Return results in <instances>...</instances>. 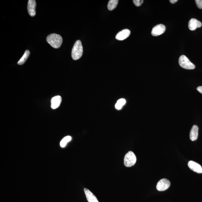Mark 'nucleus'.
<instances>
[{
  "label": "nucleus",
  "instance_id": "nucleus-16",
  "mask_svg": "<svg viewBox=\"0 0 202 202\" xmlns=\"http://www.w3.org/2000/svg\"><path fill=\"white\" fill-rule=\"evenodd\" d=\"M126 100L124 99H121L118 100L115 105L116 109L120 110L126 103Z\"/></svg>",
  "mask_w": 202,
  "mask_h": 202
},
{
  "label": "nucleus",
  "instance_id": "nucleus-9",
  "mask_svg": "<svg viewBox=\"0 0 202 202\" xmlns=\"http://www.w3.org/2000/svg\"><path fill=\"white\" fill-rule=\"evenodd\" d=\"M201 22L195 19H191L188 23V28L191 30H194L197 28L201 27Z\"/></svg>",
  "mask_w": 202,
  "mask_h": 202
},
{
  "label": "nucleus",
  "instance_id": "nucleus-18",
  "mask_svg": "<svg viewBox=\"0 0 202 202\" xmlns=\"http://www.w3.org/2000/svg\"><path fill=\"white\" fill-rule=\"evenodd\" d=\"M143 0H134L133 2L136 7H140L143 3Z\"/></svg>",
  "mask_w": 202,
  "mask_h": 202
},
{
  "label": "nucleus",
  "instance_id": "nucleus-4",
  "mask_svg": "<svg viewBox=\"0 0 202 202\" xmlns=\"http://www.w3.org/2000/svg\"><path fill=\"white\" fill-rule=\"evenodd\" d=\"M137 158L133 152L129 151L126 154L124 158V164L126 167H132L136 164Z\"/></svg>",
  "mask_w": 202,
  "mask_h": 202
},
{
  "label": "nucleus",
  "instance_id": "nucleus-3",
  "mask_svg": "<svg viewBox=\"0 0 202 202\" xmlns=\"http://www.w3.org/2000/svg\"><path fill=\"white\" fill-rule=\"evenodd\" d=\"M179 63L181 67L186 69L192 70L195 68L194 64L185 55L181 56L179 57Z\"/></svg>",
  "mask_w": 202,
  "mask_h": 202
},
{
  "label": "nucleus",
  "instance_id": "nucleus-12",
  "mask_svg": "<svg viewBox=\"0 0 202 202\" xmlns=\"http://www.w3.org/2000/svg\"><path fill=\"white\" fill-rule=\"evenodd\" d=\"M84 191L88 202H99L93 193L87 188H84Z\"/></svg>",
  "mask_w": 202,
  "mask_h": 202
},
{
  "label": "nucleus",
  "instance_id": "nucleus-17",
  "mask_svg": "<svg viewBox=\"0 0 202 202\" xmlns=\"http://www.w3.org/2000/svg\"><path fill=\"white\" fill-rule=\"evenodd\" d=\"M72 140V137L70 136H67L65 137L62 140L60 143V145L62 148H64L67 144L68 143L70 142Z\"/></svg>",
  "mask_w": 202,
  "mask_h": 202
},
{
  "label": "nucleus",
  "instance_id": "nucleus-19",
  "mask_svg": "<svg viewBox=\"0 0 202 202\" xmlns=\"http://www.w3.org/2000/svg\"><path fill=\"white\" fill-rule=\"evenodd\" d=\"M195 2L197 7L199 9H202V0H196Z\"/></svg>",
  "mask_w": 202,
  "mask_h": 202
},
{
  "label": "nucleus",
  "instance_id": "nucleus-1",
  "mask_svg": "<svg viewBox=\"0 0 202 202\" xmlns=\"http://www.w3.org/2000/svg\"><path fill=\"white\" fill-rule=\"evenodd\" d=\"M47 41L52 47L55 48H59L63 42V39L59 35L51 34L47 37Z\"/></svg>",
  "mask_w": 202,
  "mask_h": 202
},
{
  "label": "nucleus",
  "instance_id": "nucleus-7",
  "mask_svg": "<svg viewBox=\"0 0 202 202\" xmlns=\"http://www.w3.org/2000/svg\"><path fill=\"white\" fill-rule=\"evenodd\" d=\"M36 2L35 0H29L28 1L27 10L28 13L31 17H34L36 15Z\"/></svg>",
  "mask_w": 202,
  "mask_h": 202
},
{
  "label": "nucleus",
  "instance_id": "nucleus-2",
  "mask_svg": "<svg viewBox=\"0 0 202 202\" xmlns=\"http://www.w3.org/2000/svg\"><path fill=\"white\" fill-rule=\"evenodd\" d=\"M83 50L81 42L78 40L76 42L73 47L72 51V57L75 60L81 58L83 54Z\"/></svg>",
  "mask_w": 202,
  "mask_h": 202
},
{
  "label": "nucleus",
  "instance_id": "nucleus-21",
  "mask_svg": "<svg viewBox=\"0 0 202 202\" xmlns=\"http://www.w3.org/2000/svg\"><path fill=\"white\" fill-rule=\"evenodd\" d=\"M178 1L177 0H170V2L172 4H174Z\"/></svg>",
  "mask_w": 202,
  "mask_h": 202
},
{
  "label": "nucleus",
  "instance_id": "nucleus-15",
  "mask_svg": "<svg viewBox=\"0 0 202 202\" xmlns=\"http://www.w3.org/2000/svg\"><path fill=\"white\" fill-rule=\"evenodd\" d=\"M118 0H110L108 5V9L110 11H112L116 8L118 3Z\"/></svg>",
  "mask_w": 202,
  "mask_h": 202
},
{
  "label": "nucleus",
  "instance_id": "nucleus-11",
  "mask_svg": "<svg viewBox=\"0 0 202 202\" xmlns=\"http://www.w3.org/2000/svg\"><path fill=\"white\" fill-rule=\"evenodd\" d=\"M62 102V98L60 96L54 97L51 100V108L55 109L59 108Z\"/></svg>",
  "mask_w": 202,
  "mask_h": 202
},
{
  "label": "nucleus",
  "instance_id": "nucleus-6",
  "mask_svg": "<svg viewBox=\"0 0 202 202\" xmlns=\"http://www.w3.org/2000/svg\"><path fill=\"white\" fill-rule=\"evenodd\" d=\"M166 27L162 24L156 25L153 28L151 34L154 36H158L164 33L166 31Z\"/></svg>",
  "mask_w": 202,
  "mask_h": 202
},
{
  "label": "nucleus",
  "instance_id": "nucleus-20",
  "mask_svg": "<svg viewBox=\"0 0 202 202\" xmlns=\"http://www.w3.org/2000/svg\"><path fill=\"white\" fill-rule=\"evenodd\" d=\"M198 91L200 92V93L202 94V86H200L197 88Z\"/></svg>",
  "mask_w": 202,
  "mask_h": 202
},
{
  "label": "nucleus",
  "instance_id": "nucleus-8",
  "mask_svg": "<svg viewBox=\"0 0 202 202\" xmlns=\"http://www.w3.org/2000/svg\"><path fill=\"white\" fill-rule=\"evenodd\" d=\"M188 166L189 169L193 171L198 173H202V168L198 163L190 161L188 163Z\"/></svg>",
  "mask_w": 202,
  "mask_h": 202
},
{
  "label": "nucleus",
  "instance_id": "nucleus-10",
  "mask_svg": "<svg viewBox=\"0 0 202 202\" xmlns=\"http://www.w3.org/2000/svg\"><path fill=\"white\" fill-rule=\"evenodd\" d=\"M131 32L128 29H126L120 31L117 34L116 36V39L119 41H123L129 36Z\"/></svg>",
  "mask_w": 202,
  "mask_h": 202
},
{
  "label": "nucleus",
  "instance_id": "nucleus-14",
  "mask_svg": "<svg viewBox=\"0 0 202 202\" xmlns=\"http://www.w3.org/2000/svg\"><path fill=\"white\" fill-rule=\"evenodd\" d=\"M30 54V52L28 50H26L24 54L22 56L21 59L18 62V64L20 65L24 64L25 63V62L26 61L28 57H29Z\"/></svg>",
  "mask_w": 202,
  "mask_h": 202
},
{
  "label": "nucleus",
  "instance_id": "nucleus-13",
  "mask_svg": "<svg viewBox=\"0 0 202 202\" xmlns=\"http://www.w3.org/2000/svg\"><path fill=\"white\" fill-rule=\"evenodd\" d=\"M198 127L197 126H193L190 133V139L192 141H195L198 137Z\"/></svg>",
  "mask_w": 202,
  "mask_h": 202
},
{
  "label": "nucleus",
  "instance_id": "nucleus-5",
  "mask_svg": "<svg viewBox=\"0 0 202 202\" xmlns=\"http://www.w3.org/2000/svg\"><path fill=\"white\" fill-rule=\"evenodd\" d=\"M170 185V182L168 180L166 179H162L157 183V189L160 191H164L169 188Z\"/></svg>",
  "mask_w": 202,
  "mask_h": 202
}]
</instances>
